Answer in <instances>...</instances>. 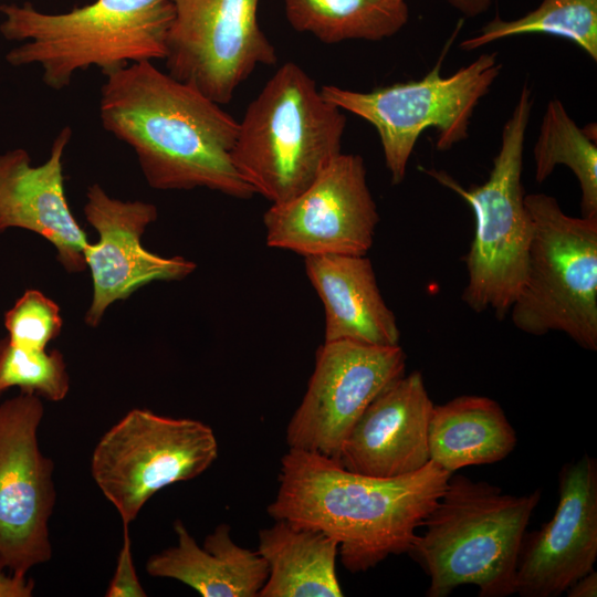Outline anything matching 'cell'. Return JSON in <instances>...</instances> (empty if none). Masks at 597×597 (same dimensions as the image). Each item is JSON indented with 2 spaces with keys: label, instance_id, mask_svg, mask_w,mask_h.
<instances>
[{
  "label": "cell",
  "instance_id": "obj_20",
  "mask_svg": "<svg viewBox=\"0 0 597 597\" xmlns=\"http://www.w3.org/2000/svg\"><path fill=\"white\" fill-rule=\"evenodd\" d=\"M517 442L501 406L484 396L465 395L433 406L428 430L430 460L450 473L505 459Z\"/></svg>",
  "mask_w": 597,
  "mask_h": 597
},
{
  "label": "cell",
  "instance_id": "obj_16",
  "mask_svg": "<svg viewBox=\"0 0 597 597\" xmlns=\"http://www.w3.org/2000/svg\"><path fill=\"white\" fill-rule=\"evenodd\" d=\"M71 138L72 129L63 127L40 165L23 148L0 154V233L18 228L39 234L66 272L77 273L86 269L88 241L65 196L63 157Z\"/></svg>",
  "mask_w": 597,
  "mask_h": 597
},
{
  "label": "cell",
  "instance_id": "obj_7",
  "mask_svg": "<svg viewBox=\"0 0 597 597\" xmlns=\"http://www.w3.org/2000/svg\"><path fill=\"white\" fill-rule=\"evenodd\" d=\"M524 201L532 237L512 323L534 336L561 332L596 352L597 217H570L545 193L525 195Z\"/></svg>",
  "mask_w": 597,
  "mask_h": 597
},
{
  "label": "cell",
  "instance_id": "obj_11",
  "mask_svg": "<svg viewBox=\"0 0 597 597\" xmlns=\"http://www.w3.org/2000/svg\"><path fill=\"white\" fill-rule=\"evenodd\" d=\"M39 396L0 404V567L27 576L52 557L49 521L56 501L54 465L39 446Z\"/></svg>",
  "mask_w": 597,
  "mask_h": 597
},
{
  "label": "cell",
  "instance_id": "obj_21",
  "mask_svg": "<svg viewBox=\"0 0 597 597\" xmlns=\"http://www.w3.org/2000/svg\"><path fill=\"white\" fill-rule=\"evenodd\" d=\"M260 530L258 552L269 575L258 597H342L338 543L318 530L274 520Z\"/></svg>",
  "mask_w": 597,
  "mask_h": 597
},
{
  "label": "cell",
  "instance_id": "obj_28",
  "mask_svg": "<svg viewBox=\"0 0 597 597\" xmlns=\"http://www.w3.org/2000/svg\"><path fill=\"white\" fill-rule=\"evenodd\" d=\"M34 587L32 578L6 573L0 567V597H30Z\"/></svg>",
  "mask_w": 597,
  "mask_h": 597
},
{
  "label": "cell",
  "instance_id": "obj_13",
  "mask_svg": "<svg viewBox=\"0 0 597 597\" xmlns=\"http://www.w3.org/2000/svg\"><path fill=\"white\" fill-rule=\"evenodd\" d=\"M378 222L363 157L343 153L304 191L263 216L266 244L304 258L366 255Z\"/></svg>",
  "mask_w": 597,
  "mask_h": 597
},
{
  "label": "cell",
  "instance_id": "obj_30",
  "mask_svg": "<svg viewBox=\"0 0 597 597\" xmlns=\"http://www.w3.org/2000/svg\"><path fill=\"white\" fill-rule=\"evenodd\" d=\"M460 13L468 18L478 17L486 12L493 0H448Z\"/></svg>",
  "mask_w": 597,
  "mask_h": 597
},
{
  "label": "cell",
  "instance_id": "obj_4",
  "mask_svg": "<svg viewBox=\"0 0 597 597\" xmlns=\"http://www.w3.org/2000/svg\"><path fill=\"white\" fill-rule=\"evenodd\" d=\"M0 33L21 44L6 54L14 67L39 65L44 84L70 85L92 66L108 74L132 63L165 60L174 19L171 0H95L63 13L31 3L0 6Z\"/></svg>",
  "mask_w": 597,
  "mask_h": 597
},
{
  "label": "cell",
  "instance_id": "obj_26",
  "mask_svg": "<svg viewBox=\"0 0 597 597\" xmlns=\"http://www.w3.org/2000/svg\"><path fill=\"white\" fill-rule=\"evenodd\" d=\"M60 306L41 291L27 290L4 314L8 341L29 350H44L61 333Z\"/></svg>",
  "mask_w": 597,
  "mask_h": 597
},
{
  "label": "cell",
  "instance_id": "obj_27",
  "mask_svg": "<svg viewBox=\"0 0 597 597\" xmlns=\"http://www.w3.org/2000/svg\"><path fill=\"white\" fill-rule=\"evenodd\" d=\"M129 526L123 525V544L117 556L114 575L106 588V597H145V589L133 561Z\"/></svg>",
  "mask_w": 597,
  "mask_h": 597
},
{
  "label": "cell",
  "instance_id": "obj_17",
  "mask_svg": "<svg viewBox=\"0 0 597 597\" xmlns=\"http://www.w3.org/2000/svg\"><path fill=\"white\" fill-rule=\"evenodd\" d=\"M433 406L421 373L405 374L366 408L344 440L337 463L381 479L420 470L430 461Z\"/></svg>",
  "mask_w": 597,
  "mask_h": 597
},
{
  "label": "cell",
  "instance_id": "obj_9",
  "mask_svg": "<svg viewBox=\"0 0 597 597\" xmlns=\"http://www.w3.org/2000/svg\"><path fill=\"white\" fill-rule=\"evenodd\" d=\"M218 452L208 425L134 408L96 443L91 473L123 525L129 526L157 492L199 476Z\"/></svg>",
  "mask_w": 597,
  "mask_h": 597
},
{
  "label": "cell",
  "instance_id": "obj_6",
  "mask_svg": "<svg viewBox=\"0 0 597 597\" xmlns=\"http://www.w3.org/2000/svg\"><path fill=\"white\" fill-rule=\"evenodd\" d=\"M532 106V91L525 85L503 126L499 153L482 185L464 188L442 170H423L471 207L475 230L465 256L468 281L462 300L474 312L492 311L499 318L506 316L522 287L532 237L522 185Z\"/></svg>",
  "mask_w": 597,
  "mask_h": 597
},
{
  "label": "cell",
  "instance_id": "obj_18",
  "mask_svg": "<svg viewBox=\"0 0 597 597\" xmlns=\"http://www.w3.org/2000/svg\"><path fill=\"white\" fill-rule=\"evenodd\" d=\"M304 264L324 306V342L399 345L396 316L384 301L366 255H311Z\"/></svg>",
  "mask_w": 597,
  "mask_h": 597
},
{
  "label": "cell",
  "instance_id": "obj_24",
  "mask_svg": "<svg viewBox=\"0 0 597 597\" xmlns=\"http://www.w3.org/2000/svg\"><path fill=\"white\" fill-rule=\"evenodd\" d=\"M533 33L569 40L597 61V0H542L519 19L496 15L476 35L463 40L460 48L473 51L501 39Z\"/></svg>",
  "mask_w": 597,
  "mask_h": 597
},
{
  "label": "cell",
  "instance_id": "obj_29",
  "mask_svg": "<svg viewBox=\"0 0 597 597\" xmlns=\"http://www.w3.org/2000/svg\"><path fill=\"white\" fill-rule=\"evenodd\" d=\"M568 597H596L597 573L593 569L578 578L566 591Z\"/></svg>",
  "mask_w": 597,
  "mask_h": 597
},
{
  "label": "cell",
  "instance_id": "obj_5",
  "mask_svg": "<svg viewBox=\"0 0 597 597\" xmlns=\"http://www.w3.org/2000/svg\"><path fill=\"white\" fill-rule=\"evenodd\" d=\"M238 124L234 167L274 205L304 191L342 153L346 116L298 64L285 62Z\"/></svg>",
  "mask_w": 597,
  "mask_h": 597
},
{
  "label": "cell",
  "instance_id": "obj_25",
  "mask_svg": "<svg viewBox=\"0 0 597 597\" xmlns=\"http://www.w3.org/2000/svg\"><path fill=\"white\" fill-rule=\"evenodd\" d=\"M11 387L50 401L63 400L70 390V376L62 353L29 350L0 341V394Z\"/></svg>",
  "mask_w": 597,
  "mask_h": 597
},
{
  "label": "cell",
  "instance_id": "obj_8",
  "mask_svg": "<svg viewBox=\"0 0 597 597\" xmlns=\"http://www.w3.org/2000/svg\"><path fill=\"white\" fill-rule=\"evenodd\" d=\"M442 60L443 55L421 80L369 92L320 87L327 101L375 127L394 185L404 180L416 143L426 129L436 128L438 150L450 149L468 137L474 108L502 70L495 52L481 54L449 76L440 74Z\"/></svg>",
  "mask_w": 597,
  "mask_h": 597
},
{
  "label": "cell",
  "instance_id": "obj_23",
  "mask_svg": "<svg viewBox=\"0 0 597 597\" xmlns=\"http://www.w3.org/2000/svg\"><path fill=\"white\" fill-rule=\"evenodd\" d=\"M580 128L559 100L548 102L534 145L535 180L542 184L558 165L576 176L582 198V217H597V146L593 130Z\"/></svg>",
  "mask_w": 597,
  "mask_h": 597
},
{
  "label": "cell",
  "instance_id": "obj_12",
  "mask_svg": "<svg viewBox=\"0 0 597 597\" xmlns=\"http://www.w3.org/2000/svg\"><path fill=\"white\" fill-rule=\"evenodd\" d=\"M406 374L400 345L324 342L301 404L286 428L289 448L337 462L341 447L366 408Z\"/></svg>",
  "mask_w": 597,
  "mask_h": 597
},
{
  "label": "cell",
  "instance_id": "obj_1",
  "mask_svg": "<svg viewBox=\"0 0 597 597\" xmlns=\"http://www.w3.org/2000/svg\"><path fill=\"white\" fill-rule=\"evenodd\" d=\"M98 115L103 128L134 150L151 188H207L238 199L256 195L232 161L238 121L154 62L105 74Z\"/></svg>",
  "mask_w": 597,
  "mask_h": 597
},
{
  "label": "cell",
  "instance_id": "obj_3",
  "mask_svg": "<svg viewBox=\"0 0 597 597\" xmlns=\"http://www.w3.org/2000/svg\"><path fill=\"white\" fill-rule=\"evenodd\" d=\"M541 495L540 489L513 495L451 473L407 552L429 577L426 595L447 597L462 585L476 586L479 597L515 594L523 536Z\"/></svg>",
  "mask_w": 597,
  "mask_h": 597
},
{
  "label": "cell",
  "instance_id": "obj_2",
  "mask_svg": "<svg viewBox=\"0 0 597 597\" xmlns=\"http://www.w3.org/2000/svg\"><path fill=\"white\" fill-rule=\"evenodd\" d=\"M450 475L430 460L406 475L375 478L290 448L281 460L279 489L268 514L322 531L338 543L347 570L366 572L390 555L408 552Z\"/></svg>",
  "mask_w": 597,
  "mask_h": 597
},
{
  "label": "cell",
  "instance_id": "obj_15",
  "mask_svg": "<svg viewBox=\"0 0 597 597\" xmlns=\"http://www.w3.org/2000/svg\"><path fill=\"white\" fill-rule=\"evenodd\" d=\"M597 558V462L588 454L558 474V502L549 521L523 536L515 594L557 597L593 570Z\"/></svg>",
  "mask_w": 597,
  "mask_h": 597
},
{
  "label": "cell",
  "instance_id": "obj_22",
  "mask_svg": "<svg viewBox=\"0 0 597 597\" xmlns=\"http://www.w3.org/2000/svg\"><path fill=\"white\" fill-rule=\"evenodd\" d=\"M289 23L298 32L334 44L381 41L409 20L406 0H283Z\"/></svg>",
  "mask_w": 597,
  "mask_h": 597
},
{
  "label": "cell",
  "instance_id": "obj_14",
  "mask_svg": "<svg viewBox=\"0 0 597 597\" xmlns=\"http://www.w3.org/2000/svg\"><path fill=\"white\" fill-rule=\"evenodd\" d=\"M84 214L96 230L98 241L84 248L86 269L93 285L85 323L95 327L106 310L128 298L155 281H179L190 275L196 264L180 255L161 256L142 244L146 228L156 221V206L142 200L109 196L98 184L87 188Z\"/></svg>",
  "mask_w": 597,
  "mask_h": 597
},
{
  "label": "cell",
  "instance_id": "obj_10",
  "mask_svg": "<svg viewBox=\"0 0 597 597\" xmlns=\"http://www.w3.org/2000/svg\"><path fill=\"white\" fill-rule=\"evenodd\" d=\"M259 1L171 0L167 73L220 105L229 103L259 65L277 61L259 24Z\"/></svg>",
  "mask_w": 597,
  "mask_h": 597
},
{
  "label": "cell",
  "instance_id": "obj_19",
  "mask_svg": "<svg viewBox=\"0 0 597 597\" xmlns=\"http://www.w3.org/2000/svg\"><path fill=\"white\" fill-rule=\"evenodd\" d=\"M177 544L150 556L146 572L178 580L203 597H258L269 568L258 551L233 542L228 524L218 525L199 546L181 521L174 523Z\"/></svg>",
  "mask_w": 597,
  "mask_h": 597
}]
</instances>
